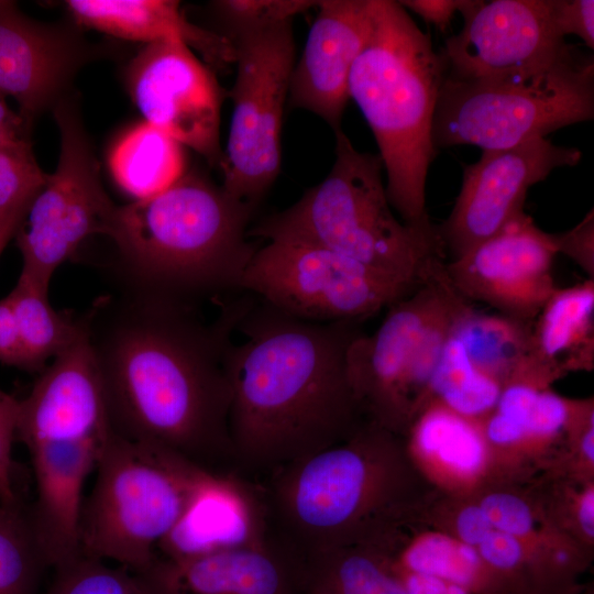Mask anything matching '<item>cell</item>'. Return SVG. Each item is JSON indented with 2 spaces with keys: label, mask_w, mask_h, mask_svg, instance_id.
Masks as SVG:
<instances>
[{
  "label": "cell",
  "mask_w": 594,
  "mask_h": 594,
  "mask_svg": "<svg viewBox=\"0 0 594 594\" xmlns=\"http://www.w3.org/2000/svg\"><path fill=\"white\" fill-rule=\"evenodd\" d=\"M123 277L81 315L110 431L212 470L233 458L228 352L242 299L209 322L197 300Z\"/></svg>",
  "instance_id": "obj_1"
},
{
  "label": "cell",
  "mask_w": 594,
  "mask_h": 594,
  "mask_svg": "<svg viewBox=\"0 0 594 594\" xmlns=\"http://www.w3.org/2000/svg\"><path fill=\"white\" fill-rule=\"evenodd\" d=\"M251 295V294H250ZM244 298L228 352L232 455L275 472L365 421L346 364L358 322H314Z\"/></svg>",
  "instance_id": "obj_2"
},
{
  "label": "cell",
  "mask_w": 594,
  "mask_h": 594,
  "mask_svg": "<svg viewBox=\"0 0 594 594\" xmlns=\"http://www.w3.org/2000/svg\"><path fill=\"white\" fill-rule=\"evenodd\" d=\"M252 213L221 185L185 173L155 196L117 205L107 237L124 275L198 301L240 289L257 249L248 229Z\"/></svg>",
  "instance_id": "obj_3"
},
{
  "label": "cell",
  "mask_w": 594,
  "mask_h": 594,
  "mask_svg": "<svg viewBox=\"0 0 594 594\" xmlns=\"http://www.w3.org/2000/svg\"><path fill=\"white\" fill-rule=\"evenodd\" d=\"M446 67L398 1L373 0V28L349 77L387 174L388 201L403 222L428 226L426 180L437 150L432 123Z\"/></svg>",
  "instance_id": "obj_4"
},
{
  "label": "cell",
  "mask_w": 594,
  "mask_h": 594,
  "mask_svg": "<svg viewBox=\"0 0 594 594\" xmlns=\"http://www.w3.org/2000/svg\"><path fill=\"white\" fill-rule=\"evenodd\" d=\"M334 135L328 175L249 235L309 243L400 278L426 282L444 263L439 227L400 221L388 201L380 155L358 151L342 130Z\"/></svg>",
  "instance_id": "obj_5"
},
{
  "label": "cell",
  "mask_w": 594,
  "mask_h": 594,
  "mask_svg": "<svg viewBox=\"0 0 594 594\" xmlns=\"http://www.w3.org/2000/svg\"><path fill=\"white\" fill-rule=\"evenodd\" d=\"M400 454L396 433L365 421L343 441L276 471L274 506L302 560L358 541L399 508Z\"/></svg>",
  "instance_id": "obj_6"
},
{
  "label": "cell",
  "mask_w": 594,
  "mask_h": 594,
  "mask_svg": "<svg viewBox=\"0 0 594 594\" xmlns=\"http://www.w3.org/2000/svg\"><path fill=\"white\" fill-rule=\"evenodd\" d=\"M593 116V57L570 44L531 68L466 80L444 76L432 143L436 150L463 144L506 148Z\"/></svg>",
  "instance_id": "obj_7"
},
{
  "label": "cell",
  "mask_w": 594,
  "mask_h": 594,
  "mask_svg": "<svg viewBox=\"0 0 594 594\" xmlns=\"http://www.w3.org/2000/svg\"><path fill=\"white\" fill-rule=\"evenodd\" d=\"M85 501L80 553L139 573L157 557L208 471L169 452L109 433ZM212 471V470H211Z\"/></svg>",
  "instance_id": "obj_8"
},
{
  "label": "cell",
  "mask_w": 594,
  "mask_h": 594,
  "mask_svg": "<svg viewBox=\"0 0 594 594\" xmlns=\"http://www.w3.org/2000/svg\"><path fill=\"white\" fill-rule=\"evenodd\" d=\"M444 263L348 349V373L365 419L396 435L427 403L449 330L472 305L449 282Z\"/></svg>",
  "instance_id": "obj_9"
},
{
  "label": "cell",
  "mask_w": 594,
  "mask_h": 594,
  "mask_svg": "<svg viewBox=\"0 0 594 594\" xmlns=\"http://www.w3.org/2000/svg\"><path fill=\"white\" fill-rule=\"evenodd\" d=\"M233 43L235 79L222 188L254 210L276 180L282 163V122L295 64L292 21L227 35Z\"/></svg>",
  "instance_id": "obj_10"
},
{
  "label": "cell",
  "mask_w": 594,
  "mask_h": 594,
  "mask_svg": "<svg viewBox=\"0 0 594 594\" xmlns=\"http://www.w3.org/2000/svg\"><path fill=\"white\" fill-rule=\"evenodd\" d=\"M424 283L387 274L309 243L268 240L251 256L239 288L298 319L359 322Z\"/></svg>",
  "instance_id": "obj_11"
},
{
  "label": "cell",
  "mask_w": 594,
  "mask_h": 594,
  "mask_svg": "<svg viewBox=\"0 0 594 594\" xmlns=\"http://www.w3.org/2000/svg\"><path fill=\"white\" fill-rule=\"evenodd\" d=\"M53 110L61 140L58 163L15 232L21 271L46 287L84 240L92 234L107 235L117 207L101 183L99 164L75 101L62 98Z\"/></svg>",
  "instance_id": "obj_12"
},
{
  "label": "cell",
  "mask_w": 594,
  "mask_h": 594,
  "mask_svg": "<svg viewBox=\"0 0 594 594\" xmlns=\"http://www.w3.org/2000/svg\"><path fill=\"white\" fill-rule=\"evenodd\" d=\"M130 97L144 118L222 170L221 107L228 94L217 77L178 40L147 43L127 68Z\"/></svg>",
  "instance_id": "obj_13"
},
{
  "label": "cell",
  "mask_w": 594,
  "mask_h": 594,
  "mask_svg": "<svg viewBox=\"0 0 594 594\" xmlns=\"http://www.w3.org/2000/svg\"><path fill=\"white\" fill-rule=\"evenodd\" d=\"M582 153L553 144L546 138L483 151L464 167L453 209L439 227L444 249L455 258L495 235L524 212L526 194L553 169L576 165Z\"/></svg>",
  "instance_id": "obj_14"
},
{
  "label": "cell",
  "mask_w": 594,
  "mask_h": 594,
  "mask_svg": "<svg viewBox=\"0 0 594 594\" xmlns=\"http://www.w3.org/2000/svg\"><path fill=\"white\" fill-rule=\"evenodd\" d=\"M557 253L549 233L525 212L499 232L444 263L453 288L470 302L531 324L557 288L552 266Z\"/></svg>",
  "instance_id": "obj_15"
},
{
  "label": "cell",
  "mask_w": 594,
  "mask_h": 594,
  "mask_svg": "<svg viewBox=\"0 0 594 594\" xmlns=\"http://www.w3.org/2000/svg\"><path fill=\"white\" fill-rule=\"evenodd\" d=\"M460 33L440 54L452 79L466 80L531 68L570 44L556 28L552 0H471Z\"/></svg>",
  "instance_id": "obj_16"
},
{
  "label": "cell",
  "mask_w": 594,
  "mask_h": 594,
  "mask_svg": "<svg viewBox=\"0 0 594 594\" xmlns=\"http://www.w3.org/2000/svg\"><path fill=\"white\" fill-rule=\"evenodd\" d=\"M109 433L103 389L85 327L40 372L29 395L19 399L16 437L30 448L103 440Z\"/></svg>",
  "instance_id": "obj_17"
},
{
  "label": "cell",
  "mask_w": 594,
  "mask_h": 594,
  "mask_svg": "<svg viewBox=\"0 0 594 594\" xmlns=\"http://www.w3.org/2000/svg\"><path fill=\"white\" fill-rule=\"evenodd\" d=\"M92 56L75 30L31 20L0 0V95L31 121L64 98L76 72Z\"/></svg>",
  "instance_id": "obj_18"
},
{
  "label": "cell",
  "mask_w": 594,
  "mask_h": 594,
  "mask_svg": "<svg viewBox=\"0 0 594 594\" xmlns=\"http://www.w3.org/2000/svg\"><path fill=\"white\" fill-rule=\"evenodd\" d=\"M288 87L293 108L307 110L340 131L349 101V77L373 28V0L318 1Z\"/></svg>",
  "instance_id": "obj_19"
},
{
  "label": "cell",
  "mask_w": 594,
  "mask_h": 594,
  "mask_svg": "<svg viewBox=\"0 0 594 594\" xmlns=\"http://www.w3.org/2000/svg\"><path fill=\"white\" fill-rule=\"evenodd\" d=\"M134 574L148 594H309L304 560L267 541L184 559L156 558Z\"/></svg>",
  "instance_id": "obj_20"
},
{
  "label": "cell",
  "mask_w": 594,
  "mask_h": 594,
  "mask_svg": "<svg viewBox=\"0 0 594 594\" xmlns=\"http://www.w3.org/2000/svg\"><path fill=\"white\" fill-rule=\"evenodd\" d=\"M106 439L28 448L36 486L29 519L47 566L80 554L84 490Z\"/></svg>",
  "instance_id": "obj_21"
},
{
  "label": "cell",
  "mask_w": 594,
  "mask_h": 594,
  "mask_svg": "<svg viewBox=\"0 0 594 594\" xmlns=\"http://www.w3.org/2000/svg\"><path fill=\"white\" fill-rule=\"evenodd\" d=\"M266 542L262 510L242 482L208 470L156 558L184 559Z\"/></svg>",
  "instance_id": "obj_22"
},
{
  "label": "cell",
  "mask_w": 594,
  "mask_h": 594,
  "mask_svg": "<svg viewBox=\"0 0 594 594\" xmlns=\"http://www.w3.org/2000/svg\"><path fill=\"white\" fill-rule=\"evenodd\" d=\"M65 6L77 23L100 32L146 44L178 40L211 69H226L234 64L232 41L191 23L178 1L68 0Z\"/></svg>",
  "instance_id": "obj_23"
},
{
  "label": "cell",
  "mask_w": 594,
  "mask_h": 594,
  "mask_svg": "<svg viewBox=\"0 0 594 594\" xmlns=\"http://www.w3.org/2000/svg\"><path fill=\"white\" fill-rule=\"evenodd\" d=\"M531 324L466 307L453 321L437 367L504 388L521 377L530 352Z\"/></svg>",
  "instance_id": "obj_24"
},
{
  "label": "cell",
  "mask_w": 594,
  "mask_h": 594,
  "mask_svg": "<svg viewBox=\"0 0 594 594\" xmlns=\"http://www.w3.org/2000/svg\"><path fill=\"white\" fill-rule=\"evenodd\" d=\"M594 367V279L557 287L530 329L526 376L541 385Z\"/></svg>",
  "instance_id": "obj_25"
},
{
  "label": "cell",
  "mask_w": 594,
  "mask_h": 594,
  "mask_svg": "<svg viewBox=\"0 0 594 594\" xmlns=\"http://www.w3.org/2000/svg\"><path fill=\"white\" fill-rule=\"evenodd\" d=\"M405 432L409 451L432 473L450 483L472 482L484 471L490 444L481 421L429 400Z\"/></svg>",
  "instance_id": "obj_26"
},
{
  "label": "cell",
  "mask_w": 594,
  "mask_h": 594,
  "mask_svg": "<svg viewBox=\"0 0 594 594\" xmlns=\"http://www.w3.org/2000/svg\"><path fill=\"white\" fill-rule=\"evenodd\" d=\"M360 542L373 548L395 569L431 575L460 585L471 594H525L490 569L476 548L453 536L429 532L402 547L370 539Z\"/></svg>",
  "instance_id": "obj_27"
},
{
  "label": "cell",
  "mask_w": 594,
  "mask_h": 594,
  "mask_svg": "<svg viewBox=\"0 0 594 594\" xmlns=\"http://www.w3.org/2000/svg\"><path fill=\"white\" fill-rule=\"evenodd\" d=\"M109 163L116 182L134 200L164 191L186 173L184 146L146 122L118 141Z\"/></svg>",
  "instance_id": "obj_28"
},
{
  "label": "cell",
  "mask_w": 594,
  "mask_h": 594,
  "mask_svg": "<svg viewBox=\"0 0 594 594\" xmlns=\"http://www.w3.org/2000/svg\"><path fill=\"white\" fill-rule=\"evenodd\" d=\"M46 287L21 271L7 295L12 305L26 371L41 372L54 358L70 346L85 330L81 316L57 311Z\"/></svg>",
  "instance_id": "obj_29"
},
{
  "label": "cell",
  "mask_w": 594,
  "mask_h": 594,
  "mask_svg": "<svg viewBox=\"0 0 594 594\" xmlns=\"http://www.w3.org/2000/svg\"><path fill=\"white\" fill-rule=\"evenodd\" d=\"M309 588L321 594H407L387 560L362 542L306 558Z\"/></svg>",
  "instance_id": "obj_30"
},
{
  "label": "cell",
  "mask_w": 594,
  "mask_h": 594,
  "mask_svg": "<svg viewBox=\"0 0 594 594\" xmlns=\"http://www.w3.org/2000/svg\"><path fill=\"white\" fill-rule=\"evenodd\" d=\"M45 565L29 517L0 503V594H35Z\"/></svg>",
  "instance_id": "obj_31"
},
{
  "label": "cell",
  "mask_w": 594,
  "mask_h": 594,
  "mask_svg": "<svg viewBox=\"0 0 594 594\" xmlns=\"http://www.w3.org/2000/svg\"><path fill=\"white\" fill-rule=\"evenodd\" d=\"M54 570L45 594H148L134 573L82 553Z\"/></svg>",
  "instance_id": "obj_32"
},
{
  "label": "cell",
  "mask_w": 594,
  "mask_h": 594,
  "mask_svg": "<svg viewBox=\"0 0 594 594\" xmlns=\"http://www.w3.org/2000/svg\"><path fill=\"white\" fill-rule=\"evenodd\" d=\"M47 178L30 140L0 147V221L28 208Z\"/></svg>",
  "instance_id": "obj_33"
},
{
  "label": "cell",
  "mask_w": 594,
  "mask_h": 594,
  "mask_svg": "<svg viewBox=\"0 0 594 594\" xmlns=\"http://www.w3.org/2000/svg\"><path fill=\"white\" fill-rule=\"evenodd\" d=\"M318 1L308 0H221L215 1L217 13L229 26L230 33L265 28L292 21Z\"/></svg>",
  "instance_id": "obj_34"
},
{
  "label": "cell",
  "mask_w": 594,
  "mask_h": 594,
  "mask_svg": "<svg viewBox=\"0 0 594 594\" xmlns=\"http://www.w3.org/2000/svg\"><path fill=\"white\" fill-rule=\"evenodd\" d=\"M493 529L521 540L534 532L535 518L529 505L519 496L507 492H493L479 503Z\"/></svg>",
  "instance_id": "obj_35"
},
{
  "label": "cell",
  "mask_w": 594,
  "mask_h": 594,
  "mask_svg": "<svg viewBox=\"0 0 594 594\" xmlns=\"http://www.w3.org/2000/svg\"><path fill=\"white\" fill-rule=\"evenodd\" d=\"M19 399L0 391V503L16 504L12 480V444L16 437Z\"/></svg>",
  "instance_id": "obj_36"
},
{
  "label": "cell",
  "mask_w": 594,
  "mask_h": 594,
  "mask_svg": "<svg viewBox=\"0 0 594 594\" xmlns=\"http://www.w3.org/2000/svg\"><path fill=\"white\" fill-rule=\"evenodd\" d=\"M550 241L558 254H563L578 264L594 279V213L593 209L572 229L549 233Z\"/></svg>",
  "instance_id": "obj_37"
},
{
  "label": "cell",
  "mask_w": 594,
  "mask_h": 594,
  "mask_svg": "<svg viewBox=\"0 0 594 594\" xmlns=\"http://www.w3.org/2000/svg\"><path fill=\"white\" fill-rule=\"evenodd\" d=\"M552 10L554 24L561 36L574 34L588 47H594L593 0H552Z\"/></svg>",
  "instance_id": "obj_38"
},
{
  "label": "cell",
  "mask_w": 594,
  "mask_h": 594,
  "mask_svg": "<svg viewBox=\"0 0 594 594\" xmlns=\"http://www.w3.org/2000/svg\"><path fill=\"white\" fill-rule=\"evenodd\" d=\"M0 363L26 370L22 341L8 296L0 299Z\"/></svg>",
  "instance_id": "obj_39"
},
{
  "label": "cell",
  "mask_w": 594,
  "mask_h": 594,
  "mask_svg": "<svg viewBox=\"0 0 594 594\" xmlns=\"http://www.w3.org/2000/svg\"><path fill=\"white\" fill-rule=\"evenodd\" d=\"M493 530V527L480 504L463 507L455 516V538L461 542L476 548Z\"/></svg>",
  "instance_id": "obj_40"
},
{
  "label": "cell",
  "mask_w": 594,
  "mask_h": 594,
  "mask_svg": "<svg viewBox=\"0 0 594 594\" xmlns=\"http://www.w3.org/2000/svg\"><path fill=\"white\" fill-rule=\"evenodd\" d=\"M403 8L420 15L426 22L444 31L451 22L453 14L462 12L470 0H404L398 1Z\"/></svg>",
  "instance_id": "obj_41"
},
{
  "label": "cell",
  "mask_w": 594,
  "mask_h": 594,
  "mask_svg": "<svg viewBox=\"0 0 594 594\" xmlns=\"http://www.w3.org/2000/svg\"><path fill=\"white\" fill-rule=\"evenodd\" d=\"M29 129L20 113L13 112L0 95V146L30 140Z\"/></svg>",
  "instance_id": "obj_42"
},
{
  "label": "cell",
  "mask_w": 594,
  "mask_h": 594,
  "mask_svg": "<svg viewBox=\"0 0 594 594\" xmlns=\"http://www.w3.org/2000/svg\"><path fill=\"white\" fill-rule=\"evenodd\" d=\"M576 518L582 532L587 538L594 536V490L593 485L586 487L579 496L576 505Z\"/></svg>",
  "instance_id": "obj_43"
},
{
  "label": "cell",
  "mask_w": 594,
  "mask_h": 594,
  "mask_svg": "<svg viewBox=\"0 0 594 594\" xmlns=\"http://www.w3.org/2000/svg\"><path fill=\"white\" fill-rule=\"evenodd\" d=\"M15 235V231H8L0 235V254L2 253L3 249L6 248L9 240Z\"/></svg>",
  "instance_id": "obj_44"
},
{
  "label": "cell",
  "mask_w": 594,
  "mask_h": 594,
  "mask_svg": "<svg viewBox=\"0 0 594 594\" xmlns=\"http://www.w3.org/2000/svg\"><path fill=\"white\" fill-rule=\"evenodd\" d=\"M309 594H321V593H318V592L312 591V590L309 588Z\"/></svg>",
  "instance_id": "obj_45"
},
{
  "label": "cell",
  "mask_w": 594,
  "mask_h": 594,
  "mask_svg": "<svg viewBox=\"0 0 594 594\" xmlns=\"http://www.w3.org/2000/svg\"><path fill=\"white\" fill-rule=\"evenodd\" d=\"M585 594H593L592 590H587Z\"/></svg>",
  "instance_id": "obj_46"
},
{
  "label": "cell",
  "mask_w": 594,
  "mask_h": 594,
  "mask_svg": "<svg viewBox=\"0 0 594 594\" xmlns=\"http://www.w3.org/2000/svg\"><path fill=\"white\" fill-rule=\"evenodd\" d=\"M6 146V145H4ZM1 147V146H0Z\"/></svg>",
  "instance_id": "obj_47"
}]
</instances>
